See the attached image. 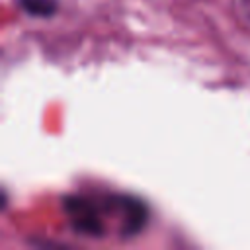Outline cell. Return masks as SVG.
<instances>
[{
    "instance_id": "6da1fadb",
    "label": "cell",
    "mask_w": 250,
    "mask_h": 250,
    "mask_svg": "<svg viewBox=\"0 0 250 250\" xmlns=\"http://www.w3.org/2000/svg\"><path fill=\"white\" fill-rule=\"evenodd\" d=\"M61 203L72 232L88 238H104L107 234V225H105L107 211L102 201V195L66 193L61 199Z\"/></svg>"
},
{
    "instance_id": "7a4b0ae2",
    "label": "cell",
    "mask_w": 250,
    "mask_h": 250,
    "mask_svg": "<svg viewBox=\"0 0 250 250\" xmlns=\"http://www.w3.org/2000/svg\"><path fill=\"white\" fill-rule=\"evenodd\" d=\"M16 6L29 18L35 20H49L55 18L57 12L61 10L59 0H14Z\"/></svg>"
},
{
    "instance_id": "3957f363",
    "label": "cell",
    "mask_w": 250,
    "mask_h": 250,
    "mask_svg": "<svg viewBox=\"0 0 250 250\" xmlns=\"http://www.w3.org/2000/svg\"><path fill=\"white\" fill-rule=\"evenodd\" d=\"M242 6H244V10H246V14L250 18V0H242Z\"/></svg>"
}]
</instances>
